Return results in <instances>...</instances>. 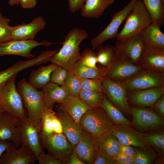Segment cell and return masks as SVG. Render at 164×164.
I'll list each match as a JSON object with an SVG mask.
<instances>
[{
    "instance_id": "16",
    "label": "cell",
    "mask_w": 164,
    "mask_h": 164,
    "mask_svg": "<svg viewBox=\"0 0 164 164\" xmlns=\"http://www.w3.org/2000/svg\"><path fill=\"white\" fill-rule=\"evenodd\" d=\"M164 94V86L128 92L129 104L139 107L153 106Z\"/></svg>"
},
{
    "instance_id": "42",
    "label": "cell",
    "mask_w": 164,
    "mask_h": 164,
    "mask_svg": "<svg viewBox=\"0 0 164 164\" xmlns=\"http://www.w3.org/2000/svg\"><path fill=\"white\" fill-rule=\"evenodd\" d=\"M39 164H63L60 160L49 154L45 153L43 151L37 157Z\"/></svg>"
},
{
    "instance_id": "28",
    "label": "cell",
    "mask_w": 164,
    "mask_h": 164,
    "mask_svg": "<svg viewBox=\"0 0 164 164\" xmlns=\"http://www.w3.org/2000/svg\"><path fill=\"white\" fill-rule=\"evenodd\" d=\"M57 66L51 64L42 66L30 73L28 82L37 89H42L50 82L51 74Z\"/></svg>"
},
{
    "instance_id": "50",
    "label": "cell",
    "mask_w": 164,
    "mask_h": 164,
    "mask_svg": "<svg viewBox=\"0 0 164 164\" xmlns=\"http://www.w3.org/2000/svg\"><path fill=\"white\" fill-rule=\"evenodd\" d=\"M15 145L12 142L8 141L0 140V159L3 153L8 149Z\"/></svg>"
},
{
    "instance_id": "2",
    "label": "cell",
    "mask_w": 164,
    "mask_h": 164,
    "mask_svg": "<svg viewBox=\"0 0 164 164\" xmlns=\"http://www.w3.org/2000/svg\"><path fill=\"white\" fill-rule=\"evenodd\" d=\"M17 86L27 109V117L41 122L42 113L46 108L43 91L32 86L25 78L17 83Z\"/></svg>"
},
{
    "instance_id": "17",
    "label": "cell",
    "mask_w": 164,
    "mask_h": 164,
    "mask_svg": "<svg viewBox=\"0 0 164 164\" xmlns=\"http://www.w3.org/2000/svg\"><path fill=\"white\" fill-rule=\"evenodd\" d=\"M21 120L4 111L0 116V140L10 141L15 147L21 145Z\"/></svg>"
},
{
    "instance_id": "54",
    "label": "cell",
    "mask_w": 164,
    "mask_h": 164,
    "mask_svg": "<svg viewBox=\"0 0 164 164\" xmlns=\"http://www.w3.org/2000/svg\"><path fill=\"white\" fill-rule=\"evenodd\" d=\"M2 17L3 16L1 12H0V20L2 19Z\"/></svg>"
},
{
    "instance_id": "8",
    "label": "cell",
    "mask_w": 164,
    "mask_h": 164,
    "mask_svg": "<svg viewBox=\"0 0 164 164\" xmlns=\"http://www.w3.org/2000/svg\"><path fill=\"white\" fill-rule=\"evenodd\" d=\"M137 0H131L122 9L114 14L107 26L91 40V44L92 50L102 46L103 43L108 39L117 38L119 33V27L131 12Z\"/></svg>"
},
{
    "instance_id": "11",
    "label": "cell",
    "mask_w": 164,
    "mask_h": 164,
    "mask_svg": "<svg viewBox=\"0 0 164 164\" xmlns=\"http://www.w3.org/2000/svg\"><path fill=\"white\" fill-rule=\"evenodd\" d=\"M19 129L21 144L29 148L37 158L43 151L40 140V134L41 131V122L27 117L25 120H21Z\"/></svg>"
},
{
    "instance_id": "3",
    "label": "cell",
    "mask_w": 164,
    "mask_h": 164,
    "mask_svg": "<svg viewBox=\"0 0 164 164\" xmlns=\"http://www.w3.org/2000/svg\"><path fill=\"white\" fill-rule=\"evenodd\" d=\"M125 20L116 38L117 40H123L140 33L152 22V17L142 0L136 1Z\"/></svg>"
},
{
    "instance_id": "37",
    "label": "cell",
    "mask_w": 164,
    "mask_h": 164,
    "mask_svg": "<svg viewBox=\"0 0 164 164\" xmlns=\"http://www.w3.org/2000/svg\"><path fill=\"white\" fill-rule=\"evenodd\" d=\"M77 76L80 80L81 90L87 91H102L101 80L84 78Z\"/></svg>"
},
{
    "instance_id": "55",
    "label": "cell",
    "mask_w": 164,
    "mask_h": 164,
    "mask_svg": "<svg viewBox=\"0 0 164 164\" xmlns=\"http://www.w3.org/2000/svg\"><path fill=\"white\" fill-rule=\"evenodd\" d=\"M162 0L164 2V0Z\"/></svg>"
},
{
    "instance_id": "21",
    "label": "cell",
    "mask_w": 164,
    "mask_h": 164,
    "mask_svg": "<svg viewBox=\"0 0 164 164\" xmlns=\"http://www.w3.org/2000/svg\"><path fill=\"white\" fill-rule=\"evenodd\" d=\"M55 109L62 126L63 133L74 146L80 140L84 130L79 124L57 104L56 106Z\"/></svg>"
},
{
    "instance_id": "1",
    "label": "cell",
    "mask_w": 164,
    "mask_h": 164,
    "mask_svg": "<svg viewBox=\"0 0 164 164\" xmlns=\"http://www.w3.org/2000/svg\"><path fill=\"white\" fill-rule=\"evenodd\" d=\"M88 37V34L84 29L73 28L65 36L62 46L54 55L50 62L68 71H72L80 62V45Z\"/></svg>"
},
{
    "instance_id": "14",
    "label": "cell",
    "mask_w": 164,
    "mask_h": 164,
    "mask_svg": "<svg viewBox=\"0 0 164 164\" xmlns=\"http://www.w3.org/2000/svg\"><path fill=\"white\" fill-rule=\"evenodd\" d=\"M145 45L138 65L145 70L164 73V50Z\"/></svg>"
},
{
    "instance_id": "30",
    "label": "cell",
    "mask_w": 164,
    "mask_h": 164,
    "mask_svg": "<svg viewBox=\"0 0 164 164\" xmlns=\"http://www.w3.org/2000/svg\"><path fill=\"white\" fill-rule=\"evenodd\" d=\"M151 15L152 22L159 26L164 23V2L162 0H142Z\"/></svg>"
},
{
    "instance_id": "29",
    "label": "cell",
    "mask_w": 164,
    "mask_h": 164,
    "mask_svg": "<svg viewBox=\"0 0 164 164\" xmlns=\"http://www.w3.org/2000/svg\"><path fill=\"white\" fill-rule=\"evenodd\" d=\"M101 107L114 125H126L132 126V122L127 119L121 111L105 95Z\"/></svg>"
},
{
    "instance_id": "12",
    "label": "cell",
    "mask_w": 164,
    "mask_h": 164,
    "mask_svg": "<svg viewBox=\"0 0 164 164\" xmlns=\"http://www.w3.org/2000/svg\"><path fill=\"white\" fill-rule=\"evenodd\" d=\"M54 43L47 40L40 42L34 39L29 40L12 39L0 43V56L6 55H14L32 59L36 54L31 53L35 48L40 46H49Z\"/></svg>"
},
{
    "instance_id": "18",
    "label": "cell",
    "mask_w": 164,
    "mask_h": 164,
    "mask_svg": "<svg viewBox=\"0 0 164 164\" xmlns=\"http://www.w3.org/2000/svg\"><path fill=\"white\" fill-rule=\"evenodd\" d=\"M37 160L32 150L21 144L18 149L13 145L6 150L1 157L0 164H34Z\"/></svg>"
},
{
    "instance_id": "27",
    "label": "cell",
    "mask_w": 164,
    "mask_h": 164,
    "mask_svg": "<svg viewBox=\"0 0 164 164\" xmlns=\"http://www.w3.org/2000/svg\"><path fill=\"white\" fill-rule=\"evenodd\" d=\"M44 95L46 108H53L55 103H58L68 96L67 93L62 86H60L50 82L41 90Z\"/></svg>"
},
{
    "instance_id": "5",
    "label": "cell",
    "mask_w": 164,
    "mask_h": 164,
    "mask_svg": "<svg viewBox=\"0 0 164 164\" xmlns=\"http://www.w3.org/2000/svg\"><path fill=\"white\" fill-rule=\"evenodd\" d=\"M79 124L83 129L94 138L113 129L114 124L101 106L91 108L81 117Z\"/></svg>"
},
{
    "instance_id": "32",
    "label": "cell",
    "mask_w": 164,
    "mask_h": 164,
    "mask_svg": "<svg viewBox=\"0 0 164 164\" xmlns=\"http://www.w3.org/2000/svg\"><path fill=\"white\" fill-rule=\"evenodd\" d=\"M104 95L102 91L81 90L78 97L83 103L91 108L101 106Z\"/></svg>"
},
{
    "instance_id": "31",
    "label": "cell",
    "mask_w": 164,
    "mask_h": 164,
    "mask_svg": "<svg viewBox=\"0 0 164 164\" xmlns=\"http://www.w3.org/2000/svg\"><path fill=\"white\" fill-rule=\"evenodd\" d=\"M107 68L102 66L97 68L89 67L79 63L72 71L80 77L101 80L105 77Z\"/></svg>"
},
{
    "instance_id": "9",
    "label": "cell",
    "mask_w": 164,
    "mask_h": 164,
    "mask_svg": "<svg viewBox=\"0 0 164 164\" xmlns=\"http://www.w3.org/2000/svg\"><path fill=\"white\" fill-rule=\"evenodd\" d=\"M128 111L132 117L133 126L143 130L158 129L164 125L163 118L152 109L129 105Z\"/></svg>"
},
{
    "instance_id": "43",
    "label": "cell",
    "mask_w": 164,
    "mask_h": 164,
    "mask_svg": "<svg viewBox=\"0 0 164 164\" xmlns=\"http://www.w3.org/2000/svg\"><path fill=\"white\" fill-rule=\"evenodd\" d=\"M94 164H116L114 159L100 151L98 149Z\"/></svg>"
},
{
    "instance_id": "35",
    "label": "cell",
    "mask_w": 164,
    "mask_h": 164,
    "mask_svg": "<svg viewBox=\"0 0 164 164\" xmlns=\"http://www.w3.org/2000/svg\"><path fill=\"white\" fill-rule=\"evenodd\" d=\"M96 54L97 63L102 67L108 68L111 65L114 58V46H102L98 48V51Z\"/></svg>"
},
{
    "instance_id": "4",
    "label": "cell",
    "mask_w": 164,
    "mask_h": 164,
    "mask_svg": "<svg viewBox=\"0 0 164 164\" xmlns=\"http://www.w3.org/2000/svg\"><path fill=\"white\" fill-rule=\"evenodd\" d=\"M17 75L10 78L0 87V104L5 111L24 120L27 117L22 99L15 85Z\"/></svg>"
},
{
    "instance_id": "36",
    "label": "cell",
    "mask_w": 164,
    "mask_h": 164,
    "mask_svg": "<svg viewBox=\"0 0 164 164\" xmlns=\"http://www.w3.org/2000/svg\"><path fill=\"white\" fill-rule=\"evenodd\" d=\"M143 135L149 145L155 149L161 155L163 154L164 152L163 132H155Z\"/></svg>"
},
{
    "instance_id": "47",
    "label": "cell",
    "mask_w": 164,
    "mask_h": 164,
    "mask_svg": "<svg viewBox=\"0 0 164 164\" xmlns=\"http://www.w3.org/2000/svg\"><path fill=\"white\" fill-rule=\"evenodd\" d=\"M153 106L154 111L160 117L164 118V94L155 102Z\"/></svg>"
},
{
    "instance_id": "24",
    "label": "cell",
    "mask_w": 164,
    "mask_h": 164,
    "mask_svg": "<svg viewBox=\"0 0 164 164\" xmlns=\"http://www.w3.org/2000/svg\"><path fill=\"white\" fill-rule=\"evenodd\" d=\"M95 138L98 149L109 156L114 158L120 151V143L112 131Z\"/></svg>"
},
{
    "instance_id": "13",
    "label": "cell",
    "mask_w": 164,
    "mask_h": 164,
    "mask_svg": "<svg viewBox=\"0 0 164 164\" xmlns=\"http://www.w3.org/2000/svg\"><path fill=\"white\" fill-rule=\"evenodd\" d=\"M102 91L107 98L121 112L129 114L128 111V91L121 82L105 77L101 80Z\"/></svg>"
},
{
    "instance_id": "51",
    "label": "cell",
    "mask_w": 164,
    "mask_h": 164,
    "mask_svg": "<svg viewBox=\"0 0 164 164\" xmlns=\"http://www.w3.org/2000/svg\"><path fill=\"white\" fill-rule=\"evenodd\" d=\"M67 164H86L74 152L70 156Z\"/></svg>"
},
{
    "instance_id": "34",
    "label": "cell",
    "mask_w": 164,
    "mask_h": 164,
    "mask_svg": "<svg viewBox=\"0 0 164 164\" xmlns=\"http://www.w3.org/2000/svg\"><path fill=\"white\" fill-rule=\"evenodd\" d=\"M66 91L68 95L78 97L81 90L79 78L73 71H69L67 76L62 86Z\"/></svg>"
},
{
    "instance_id": "53",
    "label": "cell",
    "mask_w": 164,
    "mask_h": 164,
    "mask_svg": "<svg viewBox=\"0 0 164 164\" xmlns=\"http://www.w3.org/2000/svg\"><path fill=\"white\" fill-rule=\"evenodd\" d=\"M5 111L2 106L0 104V116Z\"/></svg>"
},
{
    "instance_id": "44",
    "label": "cell",
    "mask_w": 164,
    "mask_h": 164,
    "mask_svg": "<svg viewBox=\"0 0 164 164\" xmlns=\"http://www.w3.org/2000/svg\"><path fill=\"white\" fill-rule=\"evenodd\" d=\"M114 159L116 164H134V156L125 154L120 151Z\"/></svg>"
},
{
    "instance_id": "46",
    "label": "cell",
    "mask_w": 164,
    "mask_h": 164,
    "mask_svg": "<svg viewBox=\"0 0 164 164\" xmlns=\"http://www.w3.org/2000/svg\"><path fill=\"white\" fill-rule=\"evenodd\" d=\"M68 6L70 11L74 13L80 9L85 0H68Z\"/></svg>"
},
{
    "instance_id": "19",
    "label": "cell",
    "mask_w": 164,
    "mask_h": 164,
    "mask_svg": "<svg viewBox=\"0 0 164 164\" xmlns=\"http://www.w3.org/2000/svg\"><path fill=\"white\" fill-rule=\"evenodd\" d=\"M122 144L144 148L148 145L143 134L126 125H114L112 131Z\"/></svg>"
},
{
    "instance_id": "10",
    "label": "cell",
    "mask_w": 164,
    "mask_h": 164,
    "mask_svg": "<svg viewBox=\"0 0 164 164\" xmlns=\"http://www.w3.org/2000/svg\"><path fill=\"white\" fill-rule=\"evenodd\" d=\"M128 92L164 86V73L143 70L134 76L121 82Z\"/></svg>"
},
{
    "instance_id": "23",
    "label": "cell",
    "mask_w": 164,
    "mask_h": 164,
    "mask_svg": "<svg viewBox=\"0 0 164 164\" xmlns=\"http://www.w3.org/2000/svg\"><path fill=\"white\" fill-rule=\"evenodd\" d=\"M57 104L79 124L83 115L90 108L83 103L79 97L69 95Z\"/></svg>"
},
{
    "instance_id": "38",
    "label": "cell",
    "mask_w": 164,
    "mask_h": 164,
    "mask_svg": "<svg viewBox=\"0 0 164 164\" xmlns=\"http://www.w3.org/2000/svg\"><path fill=\"white\" fill-rule=\"evenodd\" d=\"M10 21L9 18L3 16L0 20V43L12 39L13 26L9 25Z\"/></svg>"
},
{
    "instance_id": "20",
    "label": "cell",
    "mask_w": 164,
    "mask_h": 164,
    "mask_svg": "<svg viewBox=\"0 0 164 164\" xmlns=\"http://www.w3.org/2000/svg\"><path fill=\"white\" fill-rule=\"evenodd\" d=\"M97 150L95 138L84 130L80 140L74 146V152L86 164H94Z\"/></svg>"
},
{
    "instance_id": "22",
    "label": "cell",
    "mask_w": 164,
    "mask_h": 164,
    "mask_svg": "<svg viewBox=\"0 0 164 164\" xmlns=\"http://www.w3.org/2000/svg\"><path fill=\"white\" fill-rule=\"evenodd\" d=\"M46 23L40 16L34 18L28 24L23 23L12 27V39H33L38 32L45 28Z\"/></svg>"
},
{
    "instance_id": "15",
    "label": "cell",
    "mask_w": 164,
    "mask_h": 164,
    "mask_svg": "<svg viewBox=\"0 0 164 164\" xmlns=\"http://www.w3.org/2000/svg\"><path fill=\"white\" fill-rule=\"evenodd\" d=\"M143 70L138 65L113 59L111 65L107 68L105 77L121 82L134 76Z\"/></svg>"
},
{
    "instance_id": "25",
    "label": "cell",
    "mask_w": 164,
    "mask_h": 164,
    "mask_svg": "<svg viewBox=\"0 0 164 164\" xmlns=\"http://www.w3.org/2000/svg\"><path fill=\"white\" fill-rule=\"evenodd\" d=\"M115 0H85L80 9L81 15L87 18H99Z\"/></svg>"
},
{
    "instance_id": "41",
    "label": "cell",
    "mask_w": 164,
    "mask_h": 164,
    "mask_svg": "<svg viewBox=\"0 0 164 164\" xmlns=\"http://www.w3.org/2000/svg\"><path fill=\"white\" fill-rule=\"evenodd\" d=\"M68 73L69 71L65 69L57 66L51 74L50 82L62 86Z\"/></svg>"
},
{
    "instance_id": "49",
    "label": "cell",
    "mask_w": 164,
    "mask_h": 164,
    "mask_svg": "<svg viewBox=\"0 0 164 164\" xmlns=\"http://www.w3.org/2000/svg\"><path fill=\"white\" fill-rule=\"evenodd\" d=\"M19 4L24 9H32L37 4L36 0H20Z\"/></svg>"
},
{
    "instance_id": "48",
    "label": "cell",
    "mask_w": 164,
    "mask_h": 164,
    "mask_svg": "<svg viewBox=\"0 0 164 164\" xmlns=\"http://www.w3.org/2000/svg\"><path fill=\"white\" fill-rule=\"evenodd\" d=\"M120 151L129 155L134 156L135 153V148L132 146L126 145L120 143Z\"/></svg>"
},
{
    "instance_id": "26",
    "label": "cell",
    "mask_w": 164,
    "mask_h": 164,
    "mask_svg": "<svg viewBox=\"0 0 164 164\" xmlns=\"http://www.w3.org/2000/svg\"><path fill=\"white\" fill-rule=\"evenodd\" d=\"M160 26L152 22L140 33L145 44L164 50V34Z\"/></svg>"
},
{
    "instance_id": "33",
    "label": "cell",
    "mask_w": 164,
    "mask_h": 164,
    "mask_svg": "<svg viewBox=\"0 0 164 164\" xmlns=\"http://www.w3.org/2000/svg\"><path fill=\"white\" fill-rule=\"evenodd\" d=\"M149 145L144 148L136 147L134 164H151L153 162L156 155Z\"/></svg>"
},
{
    "instance_id": "40",
    "label": "cell",
    "mask_w": 164,
    "mask_h": 164,
    "mask_svg": "<svg viewBox=\"0 0 164 164\" xmlns=\"http://www.w3.org/2000/svg\"><path fill=\"white\" fill-rule=\"evenodd\" d=\"M97 63L96 54L92 49L86 48L82 54L80 63L85 66L97 68Z\"/></svg>"
},
{
    "instance_id": "6",
    "label": "cell",
    "mask_w": 164,
    "mask_h": 164,
    "mask_svg": "<svg viewBox=\"0 0 164 164\" xmlns=\"http://www.w3.org/2000/svg\"><path fill=\"white\" fill-rule=\"evenodd\" d=\"M40 140L42 148L46 149L48 154L60 161L63 164H67L73 152L74 146L63 133L46 135L41 131Z\"/></svg>"
},
{
    "instance_id": "39",
    "label": "cell",
    "mask_w": 164,
    "mask_h": 164,
    "mask_svg": "<svg viewBox=\"0 0 164 164\" xmlns=\"http://www.w3.org/2000/svg\"><path fill=\"white\" fill-rule=\"evenodd\" d=\"M53 108H46L42 113L41 118V132L46 135L54 133L50 112Z\"/></svg>"
},
{
    "instance_id": "52",
    "label": "cell",
    "mask_w": 164,
    "mask_h": 164,
    "mask_svg": "<svg viewBox=\"0 0 164 164\" xmlns=\"http://www.w3.org/2000/svg\"><path fill=\"white\" fill-rule=\"evenodd\" d=\"M20 0H9L8 4L11 6L18 5L19 4Z\"/></svg>"
},
{
    "instance_id": "7",
    "label": "cell",
    "mask_w": 164,
    "mask_h": 164,
    "mask_svg": "<svg viewBox=\"0 0 164 164\" xmlns=\"http://www.w3.org/2000/svg\"><path fill=\"white\" fill-rule=\"evenodd\" d=\"M145 46L140 33L123 40H117L114 46L113 59L138 65Z\"/></svg>"
},
{
    "instance_id": "45",
    "label": "cell",
    "mask_w": 164,
    "mask_h": 164,
    "mask_svg": "<svg viewBox=\"0 0 164 164\" xmlns=\"http://www.w3.org/2000/svg\"><path fill=\"white\" fill-rule=\"evenodd\" d=\"M50 115L54 133H63L61 122L57 116L56 113L53 111V109L51 110Z\"/></svg>"
}]
</instances>
